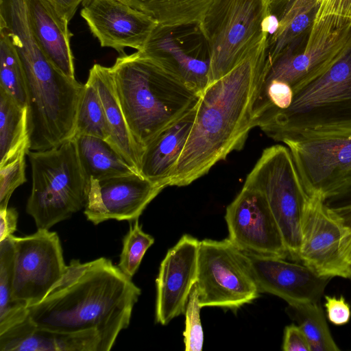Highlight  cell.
<instances>
[{"label": "cell", "mask_w": 351, "mask_h": 351, "mask_svg": "<svg viewBox=\"0 0 351 351\" xmlns=\"http://www.w3.org/2000/svg\"><path fill=\"white\" fill-rule=\"evenodd\" d=\"M34 34L48 58L64 75L75 77L69 21L53 0H25Z\"/></svg>", "instance_id": "ffe728a7"}, {"label": "cell", "mask_w": 351, "mask_h": 351, "mask_svg": "<svg viewBox=\"0 0 351 351\" xmlns=\"http://www.w3.org/2000/svg\"><path fill=\"white\" fill-rule=\"evenodd\" d=\"M260 292L275 295L289 304L319 302L331 278L285 258L243 251Z\"/></svg>", "instance_id": "ac0fdd59"}, {"label": "cell", "mask_w": 351, "mask_h": 351, "mask_svg": "<svg viewBox=\"0 0 351 351\" xmlns=\"http://www.w3.org/2000/svg\"><path fill=\"white\" fill-rule=\"evenodd\" d=\"M29 147L27 107L0 88V167Z\"/></svg>", "instance_id": "484cf974"}, {"label": "cell", "mask_w": 351, "mask_h": 351, "mask_svg": "<svg viewBox=\"0 0 351 351\" xmlns=\"http://www.w3.org/2000/svg\"><path fill=\"white\" fill-rule=\"evenodd\" d=\"M0 10V29L8 34L24 69L30 150L72 139L84 84L48 58L34 34L25 0H5Z\"/></svg>", "instance_id": "3957f363"}, {"label": "cell", "mask_w": 351, "mask_h": 351, "mask_svg": "<svg viewBox=\"0 0 351 351\" xmlns=\"http://www.w3.org/2000/svg\"><path fill=\"white\" fill-rule=\"evenodd\" d=\"M110 68L128 125L143 149L198 101L195 91L141 51L120 55Z\"/></svg>", "instance_id": "277c9868"}, {"label": "cell", "mask_w": 351, "mask_h": 351, "mask_svg": "<svg viewBox=\"0 0 351 351\" xmlns=\"http://www.w3.org/2000/svg\"><path fill=\"white\" fill-rule=\"evenodd\" d=\"M27 154V151H23L15 158L0 167V209L8 208L14 190L27 181L25 155Z\"/></svg>", "instance_id": "836d02e7"}, {"label": "cell", "mask_w": 351, "mask_h": 351, "mask_svg": "<svg viewBox=\"0 0 351 351\" xmlns=\"http://www.w3.org/2000/svg\"><path fill=\"white\" fill-rule=\"evenodd\" d=\"M10 237L14 250L12 299L29 307L45 297L67 265L55 232L38 228L30 235Z\"/></svg>", "instance_id": "7c38bea8"}, {"label": "cell", "mask_w": 351, "mask_h": 351, "mask_svg": "<svg viewBox=\"0 0 351 351\" xmlns=\"http://www.w3.org/2000/svg\"><path fill=\"white\" fill-rule=\"evenodd\" d=\"M351 38V21L324 16L315 21L308 41L299 52L278 57L265 66L262 83L276 80L291 86L293 93L330 66Z\"/></svg>", "instance_id": "8fae6325"}, {"label": "cell", "mask_w": 351, "mask_h": 351, "mask_svg": "<svg viewBox=\"0 0 351 351\" xmlns=\"http://www.w3.org/2000/svg\"><path fill=\"white\" fill-rule=\"evenodd\" d=\"M141 290L112 261L73 259L38 303L27 307L38 328L62 333L96 331L109 351L128 327Z\"/></svg>", "instance_id": "7a4b0ae2"}, {"label": "cell", "mask_w": 351, "mask_h": 351, "mask_svg": "<svg viewBox=\"0 0 351 351\" xmlns=\"http://www.w3.org/2000/svg\"><path fill=\"white\" fill-rule=\"evenodd\" d=\"M27 156L32 182L26 212L37 228L49 229L85 208L88 183L73 138Z\"/></svg>", "instance_id": "8992f818"}, {"label": "cell", "mask_w": 351, "mask_h": 351, "mask_svg": "<svg viewBox=\"0 0 351 351\" xmlns=\"http://www.w3.org/2000/svg\"><path fill=\"white\" fill-rule=\"evenodd\" d=\"M283 143L310 196L326 202L351 193V130L308 132Z\"/></svg>", "instance_id": "9c48e42d"}, {"label": "cell", "mask_w": 351, "mask_h": 351, "mask_svg": "<svg viewBox=\"0 0 351 351\" xmlns=\"http://www.w3.org/2000/svg\"><path fill=\"white\" fill-rule=\"evenodd\" d=\"M88 77L97 88L104 109L110 134L107 141L140 173L144 149L134 140L128 125L116 92L111 68L95 64L90 69Z\"/></svg>", "instance_id": "cb8c5ba5"}, {"label": "cell", "mask_w": 351, "mask_h": 351, "mask_svg": "<svg viewBox=\"0 0 351 351\" xmlns=\"http://www.w3.org/2000/svg\"><path fill=\"white\" fill-rule=\"evenodd\" d=\"M268 0H213L199 23L210 54L208 84L241 61L266 37Z\"/></svg>", "instance_id": "52a82bcc"}, {"label": "cell", "mask_w": 351, "mask_h": 351, "mask_svg": "<svg viewBox=\"0 0 351 351\" xmlns=\"http://www.w3.org/2000/svg\"><path fill=\"white\" fill-rule=\"evenodd\" d=\"M154 239L143 231L138 219L130 223L128 232L123 239V249L118 264L119 268L132 278L138 270L142 259Z\"/></svg>", "instance_id": "1f68e13d"}, {"label": "cell", "mask_w": 351, "mask_h": 351, "mask_svg": "<svg viewBox=\"0 0 351 351\" xmlns=\"http://www.w3.org/2000/svg\"><path fill=\"white\" fill-rule=\"evenodd\" d=\"M196 284L189 295L186 309V326L183 332L186 351H201L203 347L204 332L200 319V309Z\"/></svg>", "instance_id": "d6a6232c"}, {"label": "cell", "mask_w": 351, "mask_h": 351, "mask_svg": "<svg viewBox=\"0 0 351 351\" xmlns=\"http://www.w3.org/2000/svg\"><path fill=\"white\" fill-rule=\"evenodd\" d=\"M243 186L256 189L264 195L289 256L298 261L302 218L310 195L288 147L276 145L265 149Z\"/></svg>", "instance_id": "ba28073f"}, {"label": "cell", "mask_w": 351, "mask_h": 351, "mask_svg": "<svg viewBox=\"0 0 351 351\" xmlns=\"http://www.w3.org/2000/svg\"><path fill=\"white\" fill-rule=\"evenodd\" d=\"M138 51L199 95L208 86L210 54L199 23L158 24Z\"/></svg>", "instance_id": "4fadbf2b"}, {"label": "cell", "mask_w": 351, "mask_h": 351, "mask_svg": "<svg viewBox=\"0 0 351 351\" xmlns=\"http://www.w3.org/2000/svg\"><path fill=\"white\" fill-rule=\"evenodd\" d=\"M258 127L282 142L308 132L351 130V38L330 66L293 93L289 108Z\"/></svg>", "instance_id": "5b68a950"}, {"label": "cell", "mask_w": 351, "mask_h": 351, "mask_svg": "<svg viewBox=\"0 0 351 351\" xmlns=\"http://www.w3.org/2000/svg\"><path fill=\"white\" fill-rule=\"evenodd\" d=\"M1 351H102L94 330L62 333L37 327L28 317L0 335Z\"/></svg>", "instance_id": "7402d4cb"}, {"label": "cell", "mask_w": 351, "mask_h": 351, "mask_svg": "<svg viewBox=\"0 0 351 351\" xmlns=\"http://www.w3.org/2000/svg\"><path fill=\"white\" fill-rule=\"evenodd\" d=\"M349 231L341 217L317 196H310L302 223L298 261L322 277L351 280L346 248Z\"/></svg>", "instance_id": "5bb4252c"}, {"label": "cell", "mask_w": 351, "mask_h": 351, "mask_svg": "<svg viewBox=\"0 0 351 351\" xmlns=\"http://www.w3.org/2000/svg\"><path fill=\"white\" fill-rule=\"evenodd\" d=\"M328 15L351 21V0H320L317 18Z\"/></svg>", "instance_id": "8d00e7d4"}, {"label": "cell", "mask_w": 351, "mask_h": 351, "mask_svg": "<svg viewBox=\"0 0 351 351\" xmlns=\"http://www.w3.org/2000/svg\"><path fill=\"white\" fill-rule=\"evenodd\" d=\"M77 135L93 136L106 141L110 135L99 93L90 77L84 84L78 108L75 130V136Z\"/></svg>", "instance_id": "f546056e"}, {"label": "cell", "mask_w": 351, "mask_h": 351, "mask_svg": "<svg viewBox=\"0 0 351 351\" xmlns=\"http://www.w3.org/2000/svg\"><path fill=\"white\" fill-rule=\"evenodd\" d=\"M199 241L184 234L166 254L156 279V322L167 325L185 312L197 277Z\"/></svg>", "instance_id": "d6986e66"}, {"label": "cell", "mask_w": 351, "mask_h": 351, "mask_svg": "<svg viewBox=\"0 0 351 351\" xmlns=\"http://www.w3.org/2000/svg\"><path fill=\"white\" fill-rule=\"evenodd\" d=\"M164 189L138 173L90 180L84 213L94 225L109 219L135 221Z\"/></svg>", "instance_id": "2e32d148"}, {"label": "cell", "mask_w": 351, "mask_h": 351, "mask_svg": "<svg viewBox=\"0 0 351 351\" xmlns=\"http://www.w3.org/2000/svg\"><path fill=\"white\" fill-rule=\"evenodd\" d=\"M324 298V306L328 320L337 326L346 324L350 319L351 310L344 297L325 295Z\"/></svg>", "instance_id": "e575fe53"}, {"label": "cell", "mask_w": 351, "mask_h": 351, "mask_svg": "<svg viewBox=\"0 0 351 351\" xmlns=\"http://www.w3.org/2000/svg\"><path fill=\"white\" fill-rule=\"evenodd\" d=\"M196 286L202 308H238L260 292L243 251L228 238L199 241Z\"/></svg>", "instance_id": "30bf717a"}, {"label": "cell", "mask_w": 351, "mask_h": 351, "mask_svg": "<svg viewBox=\"0 0 351 351\" xmlns=\"http://www.w3.org/2000/svg\"><path fill=\"white\" fill-rule=\"evenodd\" d=\"M320 0H270L269 12L278 28L267 36V55L274 61L287 51H298L306 44L317 18Z\"/></svg>", "instance_id": "44dd1931"}, {"label": "cell", "mask_w": 351, "mask_h": 351, "mask_svg": "<svg viewBox=\"0 0 351 351\" xmlns=\"http://www.w3.org/2000/svg\"><path fill=\"white\" fill-rule=\"evenodd\" d=\"M268 1H269L270 0H268Z\"/></svg>", "instance_id": "60d3db41"}, {"label": "cell", "mask_w": 351, "mask_h": 351, "mask_svg": "<svg viewBox=\"0 0 351 351\" xmlns=\"http://www.w3.org/2000/svg\"><path fill=\"white\" fill-rule=\"evenodd\" d=\"M18 216V212L14 208L0 209V242L16 230Z\"/></svg>", "instance_id": "74e56055"}, {"label": "cell", "mask_w": 351, "mask_h": 351, "mask_svg": "<svg viewBox=\"0 0 351 351\" xmlns=\"http://www.w3.org/2000/svg\"><path fill=\"white\" fill-rule=\"evenodd\" d=\"M157 21L173 26L199 23L213 0H119Z\"/></svg>", "instance_id": "4316f807"}, {"label": "cell", "mask_w": 351, "mask_h": 351, "mask_svg": "<svg viewBox=\"0 0 351 351\" xmlns=\"http://www.w3.org/2000/svg\"><path fill=\"white\" fill-rule=\"evenodd\" d=\"M284 351H310L308 340L297 324L285 327L282 343Z\"/></svg>", "instance_id": "d590c367"}, {"label": "cell", "mask_w": 351, "mask_h": 351, "mask_svg": "<svg viewBox=\"0 0 351 351\" xmlns=\"http://www.w3.org/2000/svg\"><path fill=\"white\" fill-rule=\"evenodd\" d=\"M73 138L88 183L90 180L138 173L107 141L88 135H77Z\"/></svg>", "instance_id": "d4e9b609"}, {"label": "cell", "mask_w": 351, "mask_h": 351, "mask_svg": "<svg viewBox=\"0 0 351 351\" xmlns=\"http://www.w3.org/2000/svg\"><path fill=\"white\" fill-rule=\"evenodd\" d=\"M0 88L21 106H27L24 69L10 38L2 29H0Z\"/></svg>", "instance_id": "4dcf8cb0"}, {"label": "cell", "mask_w": 351, "mask_h": 351, "mask_svg": "<svg viewBox=\"0 0 351 351\" xmlns=\"http://www.w3.org/2000/svg\"><path fill=\"white\" fill-rule=\"evenodd\" d=\"M341 217L349 231L346 255L351 265V199L337 206L331 207Z\"/></svg>", "instance_id": "f35d334b"}, {"label": "cell", "mask_w": 351, "mask_h": 351, "mask_svg": "<svg viewBox=\"0 0 351 351\" xmlns=\"http://www.w3.org/2000/svg\"><path fill=\"white\" fill-rule=\"evenodd\" d=\"M14 250L8 237L0 242V335L25 320L27 307L12 299Z\"/></svg>", "instance_id": "f1b7e54d"}, {"label": "cell", "mask_w": 351, "mask_h": 351, "mask_svg": "<svg viewBox=\"0 0 351 351\" xmlns=\"http://www.w3.org/2000/svg\"><path fill=\"white\" fill-rule=\"evenodd\" d=\"M287 313L305 335L310 351H339L319 302L289 304Z\"/></svg>", "instance_id": "83f0119b"}, {"label": "cell", "mask_w": 351, "mask_h": 351, "mask_svg": "<svg viewBox=\"0 0 351 351\" xmlns=\"http://www.w3.org/2000/svg\"><path fill=\"white\" fill-rule=\"evenodd\" d=\"M69 21L74 16L79 5L85 0H53Z\"/></svg>", "instance_id": "ab89813d"}, {"label": "cell", "mask_w": 351, "mask_h": 351, "mask_svg": "<svg viewBox=\"0 0 351 351\" xmlns=\"http://www.w3.org/2000/svg\"><path fill=\"white\" fill-rule=\"evenodd\" d=\"M267 39L199 95L194 122L170 186L191 184L232 152L243 148L255 127L253 109L263 77Z\"/></svg>", "instance_id": "6da1fadb"}, {"label": "cell", "mask_w": 351, "mask_h": 351, "mask_svg": "<svg viewBox=\"0 0 351 351\" xmlns=\"http://www.w3.org/2000/svg\"><path fill=\"white\" fill-rule=\"evenodd\" d=\"M81 16L101 47L124 54L125 47L142 51L158 25L153 18L119 0H85Z\"/></svg>", "instance_id": "e0dca14e"}, {"label": "cell", "mask_w": 351, "mask_h": 351, "mask_svg": "<svg viewBox=\"0 0 351 351\" xmlns=\"http://www.w3.org/2000/svg\"><path fill=\"white\" fill-rule=\"evenodd\" d=\"M228 239L242 251L286 258L289 253L264 195L243 186L226 208Z\"/></svg>", "instance_id": "9a60e30c"}, {"label": "cell", "mask_w": 351, "mask_h": 351, "mask_svg": "<svg viewBox=\"0 0 351 351\" xmlns=\"http://www.w3.org/2000/svg\"><path fill=\"white\" fill-rule=\"evenodd\" d=\"M196 104L146 145L141 175L165 188L170 186L174 167L194 122Z\"/></svg>", "instance_id": "603a6c76"}]
</instances>
